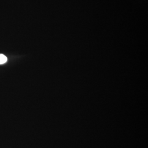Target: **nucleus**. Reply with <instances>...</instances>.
Instances as JSON below:
<instances>
[{
	"label": "nucleus",
	"instance_id": "f257e3e1",
	"mask_svg": "<svg viewBox=\"0 0 148 148\" xmlns=\"http://www.w3.org/2000/svg\"><path fill=\"white\" fill-rule=\"evenodd\" d=\"M7 62V58L4 54H0V64H3Z\"/></svg>",
	"mask_w": 148,
	"mask_h": 148
}]
</instances>
